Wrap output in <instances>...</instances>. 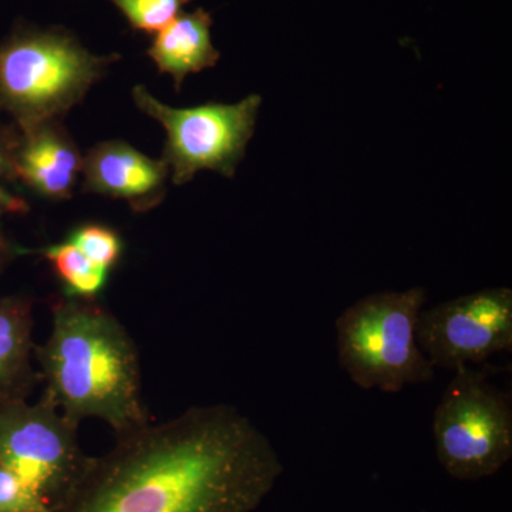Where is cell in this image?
I'll use <instances>...</instances> for the list:
<instances>
[{"label":"cell","instance_id":"obj_9","mask_svg":"<svg viewBox=\"0 0 512 512\" xmlns=\"http://www.w3.org/2000/svg\"><path fill=\"white\" fill-rule=\"evenodd\" d=\"M84 191L128 202L137 212L163 201L167 164L140 153L124 141H104L83 157Z\"/></svg>","mask_w":512,"mask_h":512},{"label":"cell","instance_id":"obj_2","mask_svg":"<svg viewBox=\"0 0 512 512\" xmlns=\"http://www.w3.org/2000/svg\"><path fill=\"white\" fill-rule=\"evenodd\" d=\"M52 333L35 346L46 382L42 399L80 424L96 417L117 437L151 423L141 394L140 357L116 316L94 299L52 303Z\"/></svg>","mask_w":512,"mask_h":512},{"label":"cell","instance_id":"obj_7","mask_svg":"<svg viewBox=\"0 0 512 512\" xmlns=\"http://www.w3.org/2000/svg\"><path fill=\"white\" fill-rule=\"evenodd\" d=\"M77 429L79 424L45 399L0 400V466L22 478L52 512L92 458L80 448Z\"/></svg>","mask_w":512,"mask_h":512},{"label":"cell","instance_id":"obj_6","mask_svg":"<svg viewBox=\"0 0 512 512\" xmlns=\"http://www.w3.org/2000/svg\"><path fill=\"white\" fill-rule=\"evenodd\" d=\"M133 99L138 109L165 128L163 161L175 185L190 183L200 171L234 177L254 136L262 104L261 96L251 94L235 104L174 109L144 86L134 87Z\"/></svg>","mask_w":512,"mask_h":512},{"label":"cell","instance_id":"obj_8","mask_svg":"<svg viewBox=\"0 0 512 512\" xmlns=\"http://www.w3.org/2000/svg\"><path fill=\"white\" fill-rule=\"evenodd\" d=\"M417 342L436 369L484 365L512 349V291L491 288L421 311Z\"/></svg>","mask_w":512,"mask_h":512},{"label":"cell","instance_id":"obj_12","mask_svg":"<svg viewBox=\"0 0 512 512\" xmlns=\"http://www.w3.org/2000/svg\"><path fill=\"white\" fill-rule=\"evenodd\" d=\"M32 332V299L0 296V400L26 399L37 382Z\"/></svg>","mask_w":512,"mask_h":512},{"label":"cell","instance_id":"obj_4","mask_svg":"<svg viewBox=\"0 0 512 512\" xmlns=\"http://www.w3.org/2000/svg\"><path fill=\"white\" fill-rule=\"evenodd\" d=\"M423 288L380 292L360 299L336 320L342 369L357 386L397 393L429 383L434 367L417 342V323L426 305Z\"/></svg>","mask_w":512,"mask_h":512},{"label":"cell","instance_id":"obj_1","mask_svg":"<svg viewBox=\"0 0 512 512\" xmlns=\"http://www.w3.org/2000/svg\"><path fill=\"white\" fill-rule=\"evenodd\" d=\"M284 464L234 406L191 407L117 437L53 512H252Z\"/></svg>","mask_w":512,"mask_h":512},{"label":"cell","instance_id":"obj_14","mask_svg":"<svg viewBox=\"0 0 512 512\" xmlns=\"http://www.w3.org/2000/svg\"><path fill=\"white\" fill-rule=\"evenodd\" d=\"M117 9L126 16L134 30L156 33L178 15H181L185 5L192 0H110Z\"/></svg>","mask_w":512,"mask_h":512},{"label":"cell","instance_id":"obj_17","mask_svg":"<svg viewBox=\"0 0 512 512\" xmlns=\"http://www.w3.org/2000/svg\"><path fill=\"white\" fill-rule=\"evenodd\" d=\"M0 512H52L42 497L16 476L0 466Z\"/></svg>","mask_w":512,"mask_h":512},{"label":"cell","instance_id":"obj_15","mask_svg":"<svg viewBox=\"0 0 512 512\" xmlns=\"http://www.w3.org/2000/svg\"><path fill=\"white\" fill-rule=\"evenodd\" d=\"M69 241L92 264L99 268H113L120 261L123 254V242L114 229L99 224L82 225L74 229Z\"/></svg>","mask_w":512,"mask_h":512},{"label":"cell","instance_id":"obj_5","mask_svg":"<svg viewBox=\"0 0 512 512\" xmlns=\"http://www.w3.org/2000/svg\"><path fill=\"white\" fill-rule=\"evenodd\" d=\"M495 372L488 363L458 370L434 413L437 458L456 480L494 476L511 460V396L490 382Z\"/></svg>","mask_w":512,"mask_h":512},{"label":"cell","instance_id":"obj_11","mask_svg":"<svg viewBox=\"0 0 512 512\" xmlns=\"http://www.w3.org/2000/svg\"><path fill=\"white\" fill-rule=\"evenodd\" d=\"M212 18L204 9L181 13L156 33L148 56L158 72L170 74L175 89L180 90L188 74L211 69L220 60V52L212 45Z\"/></svg>","mask_w":512,"mask_h":512},{"label":"cell","instance_id":"obj_3","mask_svg":"<svg viewBox=\"0 0 512 512\" xmlns=\"http://www.w3.org/2000/svg\"><path fill=\"white\" fill-rule=\"evenodd\" d=\"M60 30H18L0 42V111L19 131L55 121L116 62Z\"/></svg>","mask_w":512,"mask_h":512},{"label":"cell","instance_id":"obj_13","mask_svg":"<svg viewBox=\"0 0 512 512\" xmlns=\"http://www.w3.org/2000/svg\"><path fill=\"white\" fill-rule=\"evenodd\" d=\"M39 252L55 269L66 295L94 299L106 285L109 271L92 264L69 239Z\"/></svg>","mask_w":512,"mask_h":512},{"label":"cell","instance_id":"obj_16","mask_svg":"<svg viewBox=\"0 0 512 512\" xmlns=\"http://www.w3.org/2000/svg\"><path fill=\"white\" fill-rule=\"evenodd\" d=\"M19 131L0 124V217L23 214L28 210L19 192V180L13 165V151Z\"/></svg>","mask_w":512,"mask_h":512},{"label":"cell","instance_id":"obj_10","mask_svg":"<svg viewBox=\"0 0 512 512\" xmlns=\"http://www.w3.org/2000/svg\"><path fill=\"white\" fill-rule=\"evenodd\" d=\"M19 183L47 200L72 197L83 157L72 137L55 121L19 131L13 151Z\"/></svg>","mask_w":512,"mask_h":512}]
</instances>
